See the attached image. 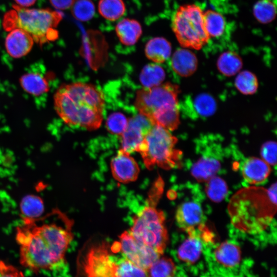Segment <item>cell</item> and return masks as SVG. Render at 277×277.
<instances>
[{
	"label": "cell",
	"instance_id": "cell-28",
	"mask_svg": "<svg viewBox=\"0 0 277 277\" xmlns=\"http://www.w3.org/2000/svg\"><path fill=\"white\" fill-rule=\"evenodd\" d=\"M179 105L172 107L155 114L150 122L169 131L176 129L180 124Z\"/></svg>",
	"mask_w": 277,
	"mask_h": 277
},
{
	"label": "cell",
	"instance_id": "cell-12",
	"mask_svg": "<svg viewBox=\"0 0 277 277\" xmlns=\"http://www.w3.org/2000/svg\"><path fill=\"white\" fill-rule=\"evenodd\" d=\"M203 217L201 206L195 201L182 203L175 213V220L179 227L187 233L204 225Z\"/></svg>",
	"mask_w": 277,
	"mask_h": 277
},
{
	"label": "cell",
	"instance_id": "cell-18",
	"mask_svg": "<svg viewBox=\"0 0 277 277\" xmlns=\"http://www.w3.org/2000/svg\"><path fill=\"white\" fill-rule=\"evenodd\" d=\"M213 256L215 262L220 265L231 269L239 265L241 251L238 245L233 242L226 241L215 248Z\"/></svg>",
	"mask_w": 277,
	"mask_h": 277
},
{
	"label": "cell",
	"instance_id": "cell-31",
	"mask_svg": "<svg viewBox=\"0 0 277 277\" xmlns=\"http://www.w3.org/2000/svg\"><path fill=\"white\" fill-rule=\"evenodd\" d=\"M115 277H147L146 271L126 259H113Z\"/></svg>",
	"mask_w": 277,
	"mask_h": 277
},
{
	"label": "cell",
	"instance_id": "cell-29",
	"mask_svg": "<svg viewBox=\"0 0 277 277\" xmlns=\"http://www.w3.org/2000/svg\"><path fill=\"white\" fill-rule=\"evenodd\" d=\"M176 267L173 261L167 257H160L146 270L147 277H173Z\"/></svg>",
	"mask_w": 277,
	"mask_h": 277
},
{
	"label": "cell",
	"instance_id": "cell-1",
	"mask_svg": "<svg viewBox=\"0 0 277 277\" xmlns=\"http://www.w3.org/2000/svg\"><path fill=\"white\" fill-rule=\"evenodd\" d=\"M16 228L19 262L34 273L60 268L73 239V222L57 209L35 219L22 218Z\"/></svg>",
	"mask_w": 277,
	"mask_h": 277
},
{
	"label": "cell",
	"instance_id": "cell-21",
	"mask_svg": "<svg viewBox=\"0 0 277 277\" xmlns=\"http://www.w3.org/2000/svg\"><path fill=\"white\" fill-rule=\"evenodd\" d=\"M23 89L34 96H39L47 92L49 86L45 77L41 72L30 70L20 78Z\"/></svg>",
	"mask_w": 277,
	"mask_h": 277
},
{
	"label": "cell",
	"instance_id": "cell-11",
	"mask_svg": "<svg viewBox=\"0 0 277 277\" xmlns=\"http://www.w3.org/2000/svg\"><path fill=\"white\" fill-rule=\"evenodd\" d=\"M154 125L145 116L138 114L128 120L121 136V149L131 153L136 152L145 136Z\"/></svg>",
	"mask_w": 277,
	"mask_h": 277
},
{
	"label": "cell",
	"instance_id": "cell-13",
	"mask_svg": "<svg viewBox=\"0 0 277 277\" xmlns=\"http://www.w3.org/2000/svg\"><path fill=\"white\" fill-rule=\"evenodd\" d=\"M110 167L113 177L122 183L135 181L139 174L140 168L130 154L120 149L112 159Z\"/></svg>",
	"mask_w": 277,
	"mask_h": 277
},
{
	"label": "cell",
	"instance_id": "cell-25",
	"mask_svg": "<svg viewBox=\"0 0 277 277\" xmlns=\"http://www.w3.org/2000/svg\"><path fill=\"white\" fill-rule=\"evenodd\" d=\"M204 23L210 38H218L222 36L226 25L224 17L220 13L213 10H208L204 12Z\"/></svg>",
	"mask_w": 277,
	"mask_h": 277
},
{
	"label": "cell",
	"instance_id": "cell-2",
	"mask_svg": "<svg viewBox=\"0 0 277 277\" xmlns=\"http://www.w3.org/2000/svg\"><path fill=\"white\" fill-rule=\"evenodd\" d=\"M53 100L56 113L67 125L89 130L100 127L105 99L94 85L82 82L64 84L56 90Z\"/></svg>",
	"mask_w": 277,
	"mask_h": 277
},
{
	"label": "cell",
	"instance_id": "cell-27",
	"mask_svg": "<svg viewBox=\"0 0 277 277\" xmlns=\"http://www.w3.org/2000/svg\"><path fill=\"white\" fill-rule=\"evenodd\" d=\"M165 78L163 68L156 64H150L142 69L140 80L144 88H151L162 84Z\"/></svg>",
	"mask_w": 277,
	"mask_h": 277
},
{
	"label": "cell",
	"instance_id": "cell-34",
	"mask_svg": "<svg viewBox=\"0 0 277 277\" xmlns=\"http://www.w3.org/2000/svg\"><path fill=\"white\" fill-rule=\"evenodd\" d=\"M236 88L244 94H252L257 90L258 82L256 76L248 71L240 73L235 80Z\"/></svg>",
	"mask_w": 277,
	"mask_h": 277
},
{
	"label": "cell",
	"instance_id": "cell-3",
	"mask_svg": "<svg viewBox=\"0 0 277 277\" xmlns=\"http://www.w3.org/2000/svg\"><path fill=\"white\" fill-rule=\"evenodd\" d=\"M276 209V184L269 188L249 187L231 198L229 213L232 225L249 234L264 231L272 222Z\"/></svg>",
	"mask_w": 277,
	"mask_h": 277
},
{
	"label": "cell",
	"instance_id": "cell-14",
	"mask_svg": "<svg viewBox=\"0 0 277 277\" xmlns=\"http://www.w3.org/2000/svg\"><path fill=\"white\" fill-rule=\"evenodd\" d=\"M33 39L26 31L16 28L7 35L5 47L8 53L13 58L22 57L28 54L32 49Z\"/></svg>",
	"mask_w": 277,
	"mask_h": 277
},
{
	"label": "cell",
	"instance_id": "cell-26",
	"mask_svg": "<svg viewBox=\"0 0 277 277\" xmlns=\"http://www.w3.org/2000/svg\"><path fill=\"white\" fill-rule=\"evenodd\" d=\"M242 66L243 63L240 56L231 51L221 54L217 62V67L220 72L228 76L237 73Z\"/></svg>",
	"mask_w": 277,
	"mask_h": 277
},
{
	"label": "cell",
	"instance_id": "cell-16",
	"mask_svg": "<svg viewBox=\"0 0 277 277\" xmlns=\"http://www.w3.org/2000/svg\"><path fill=\"white\" fill-rule=\"evenodd\" d=\"M270 171L269 164L263 160L255 157L246 159L242 165L243 176L250 184L263 183L268 177Z\"/></svg>",
	"mask_w": 277,
	"mask_h": 277
},
{
	"label": "cell",
	"instance_id": "cell-15",
	"mask_svg": "<svg viewBox=\"0 0 277 277\" xmlns=\"http://www.w3.org/2000/svg\"><path fill=\"white\" fill-rule=\"evenodd\" d=\"M188 238L180 245L177 255L184 263L192 264L200 258L203 248L202 231L196 229L187 233Z\"/></svg>",
	"mask_w": 277,
	"mask_h": 277
},
{
	"label": "cell",
	"instance_id": "cell-22",
	"mask_svg": "<svg viewBox=\"0 0 277 277\" xmlns=\"http://www.w3.org/2000/svg\"><path fill=\"white\" fill-rule=\"evenodd\" d=\"M120 42L127 46L133 45L140 37L142 30L140 24L134 19L124 18L115 27Z\"/></svg>",
	"mask_w": 277,
	"mask_h": 277
},
{
	"label": "cell",
	"instance_id": "cell-17",
	"mask_svg": "<svg viewBox=\"0 0 277 277\" xmlns=\"http://www.w3.org/2000/svg\"><path fill=\"white\" fill-rule=\"evenodd\" d=\"M221 167L220 160L213 153L203 155L192 166L191 175L200 182H207L215 175Z\"/></svg>",
	"mask_w": 277,
	"mask_h": 277
},
{
	"label": "cell",
	"instance_id": "cell-20",
	"mask_svg": "<svg viewBox=\"0 0 277 277\" xmlns=\"http://www.w3.org/2000/svg\"><path fill=\"white\" fill-rule=\"evenodd\" d=\"M185 103L189 114L195 117L210 116L214 114L216 107L214 99L207 93L199 94L191 101L187 100Z\"/></svg>",
	"mask_w": 277,
	"mask_h": 277
},
{
	"label": "cell",
	"instance_id": "cell-37",
	"mask_svg": "<svg viewBox=\"0 0 277 277\" xmlns=\"http://www.w3.org/2000/svg\"><path fill=\"white\" fill-rule=\"evenodd\" d=\"M276 144L275 142L268 141L262 145L261 149L262 160L269 165H276Z\"/></svg>",
	"mask_w": 277,
	"mask_h": 277
},
{
	"label": "cell",
	"instance_id": "cell-40",
	"mask_svg": "<svg viewBox=\"0 0 277 277\" xmlns=\"http://www.w3.org/2000/svg\"><path fill=\"white\" fill-rule=\"evenodd\" d=\"M15 2L19 5V6L24 7H29L33 5L36 0H14Z\"/></svg>",
	"mask_w": 277,
	"mask_h": 277
},
{
	"label": "cell",
	"instance_id": "cell-35",
	"mask_svg": "<svg viewBox=\"0 0 277 277\" xmlns=\"http://www.w3.org/2000/svg\"><path fill=\"white\" fill-rule=\"evenodd\" d=\"M71 12L76 19L88 21L94 14L95 6L91 0H74L71 6Z\"/></svg>",
	"mask_w": 277,
	"mask_h": 277
},
{
	"label": "cell",
	"instance_id": "cell-5",
	"mask_svg": "<svg viewBox=\"0 0 277 277\" xmlns=\"http://www.w3.org/2000/svg\"><path fill=\"white\" fill-rule=\"evenodd\" d=\"M62 19V14L48 9H26L17 5L8 12L3 20L7 31L22 29L31 35L34 41L42 44L54 41L58 37L55 28Z\"/></svg>",
	"mask_w": 277,
	"mask_h": 277
},
{
	"label": "cell",
	"instance_id": "cell-7",
	"mask_svg": "<svg viewBox=\"0 0 277 277\" xmlns=\"http://www.w3.org/2000/svg\"><path fill=\"white\" fill-rule=\"evenodd\" d=\"M171 26L183 47L199 50L210 39L204 26V12L195 4H186L178 8L173 16Z\"/></svg>",
	"mask_w": 277,
	"mask_h": 277
},
{
	"label": "cell",
	"instance_id": "cell-19",
	"mask_svg": "<svg viewBox=\"0 0 277 277\" xmlns=\"http://www.w3.org/2000/svg\"><path fill=\"white\" fill-rule=\"evenodd\" d=\"M171 65L176 73L181 76L187 77L196 70L197 60L195 55L190 50L179 49L173 54Z\"/></svg>",
	"mask_w": 277,
	"mask_h": 277
},
{
	"label": "cell",
	"instance_id": "cell-8",
	"mask_svg": "<svg viewBox=\"0 0 277 277\" xmlns=\"http://www.w3.org/2000/svg\"><path fill=\"white\" fill-rule=\"evenodd\" d=\"M179 92V87L170 83L143 88L137 91L134 105L140 114L151 121L157 113L178 106Z\"/></svg>",
	"mask_w": 277,
	"mask_h": 277
},
{
	"label": "cell",
	"instance_id": "cell-23",
	"mask_svg": "<svg viewBox=\"0 0 277 277\" xmlns=\"http://www.w3.org/2000/svg\"><path fill=\"white\" fill-rule=\"evenodd\" d=\"M145 51L146 56L150 60L156 63H162L169 57L171 46L165 38L157 37L147 43Z\"/></svg>",
	"mask_w": 277,
	"mask_h": 277
},
{
	"label": "cell",
	"instance_id": "cell-24",
	"mask_svg": "<svg viewBox=\"0 0 277 277\" xmlns=\"http://www.w3.org/2000/svg\"><path fill=\"white\" fill-rule=\"evenodd\" d=\"M22 218L35 219L43 215L45 206L43 199L35 194L24 196L19 204Z\"/></svg>",
	"mask_w": 277,
	"mask_h": 277
},
{
	"label": "cell",
	"instance_id": "cell-9",
	"mask_svg": "<svg viewBox=\"0 0 277 277\" xmlns=\"http://www.w3.org/2000/svg\"><path fill=\"white\" fill-rule=\"evenodd\" d=\"M119 238V242L115 243L112 247V251H121L126 259L145 271L161 257L160 253L136 240L129 231H124Z\"/></svg>",
	"mask_w": 277,
	"mask_h": 277
},
{
	"label": "cell",
	"instance_id": "cell-33",
	"mask_svg": "<svg viewBox=\"0 0 277 277\" xmlns=\"http://www.w3.org/2000/svg\"><path fill=\"white\" fill-rule=\"evenodd\" d=\"M253 12L259 22L266 24L274 18L276 7L275 4L270 0H260L254 5Z\"/></svg>",
	"mask_w": 277,
	"mask_h": 277
},
{
	"label": "cell",
	"instance_id": "cell-36",
	"mask_svg": "<svg viewBox=\"0 0 277 277\" xmlns=\"http://www.w3.org/2000/svg\"><path fill=\"white\" fill-rule=\"evenodd\" d=\"M128 120L122 113L117 112L109 115L106 121V128L112 134L121 136L126 129Z\"/></svg>",
	"mask_w": 277,
	"mask_h": 277
},
{
	"label": "cell",
	"instance_id": "cell-39",
	"mask_svg": "<svg viewBox=\"0 0 277 277\" xmlns=\"http://www.w3.org/2000/svg\"><path fill=\"white\" fill-rule=\"evenodd\" d=\"M74 0H50L51 5L60 10H66L71 7Z\"/></svg>",
	"mask_w": 277,
	"mask_h": 277
},
{
	"label": "cell",
	"instance_id": "cell-30",
	"mask_svg": "<svg viewBox=\"0 0 277 277\" xmlns=\"http://www.w3.org/2000/svg\"><path fill=\"white\" fill-rule=\"evenodd\" d=\"M98 10L103 17L113 21L124 15L125 6L122 0H100Z\"/></svg>",
	"mask_w": 277,
	"mask_h": 277
},
{
	"label": "cell",
	"instance_id": "cell-32",
	"mask_svg": "<svg viewBox=\"0 0 277 277\" xmlns=\"http://www.w3.org/2000/svg\"><path fill=\"white\" fill-rule=\"evenodd\" d=\"M206 182L205 191L207 196L215 202L222 201L228 192V187L225 181L215 175Z\"/></svg>",
	"mask_w": 277,
	"mask_h": 277
},
{
	"label": "cell",
	"instance_id": "cell-38",
	"mask_svg": "<svg viewBox=\"0 0 277 277\" xmlns=\"http://www.w3.org/2000/svg\"><path fill=\"white\" fill-rule=\"evenodd\" d=\"M0 277H25L23 272L13 265L0 260Z\"/></svg>",
	"mask_w": 277,
	"mask_h": 277
},
{
	"label": "cell",
	"instance_id": "cell-10",
	"mask_svg": "<svg viewBox=\"0 0 277 277\" xmlns=\"http://www.w3.org/2000/svg\"><path fill=\"white\" fill-rule=\"evenodd\" d=\"M83 267L87 277H115L113 259L105 242L93 245L87 252Z\"/></svg>",
	"mask_w": 277,
	"mask_h": 277
},
{
	"label": "cell",
	"instance_id": "cell-6",
	"mask_svg": "<svg viewBox=\"0 0 277 277\" xmlns=\"http://www.w3.org/2000/svg\"><path fill=\"white\" fill-rule=\"evenodd\" d=\"M177 139L170 131L153 125L138 146L140 153L147 169L157 166L169 170L181 166L182 151L175 148Z\"/></svg>",
	"mask_w": 277,
	"mask_h": 277
},
{
	"label": "cell",
	"instance_id": "cell-41",
	"mask_svg": "<svg viewBox=\"0 0 277 277\" xmlns=\"http://www.w3.org/2000/svg\"><path fill=\"white\" fill-rule=\"evenodd\" d=\"M179 277V276H178ZM179 277H182V276H179Z\"/></svg>",
	"mask_w": 277,
	"mask_h": 277
},
{
	"label": "cell",
	"instance_id": "cell-4",
	"mask_svg": "<svg viewBox=\"0 0 277 277\" xmlns=\"http://www.w3.org/2000/svg\"><path fill=\"white\" fill-rule=\"evenodd\" d=\"M163 182L160 178L151 189L147 205L133 217L129 232L138 241L163 253L168 240L163 212L156 208L162 193Z\"/></svg>",
	"mask_w": 277,
	"mask_h": 277
}]
</instances>
